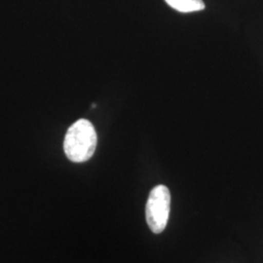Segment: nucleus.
<instances>
[{
  "instance_id": "f257e3e1",
  "label": "nucleus",
  "mask_w": 263,
  "mask_h": 263,
  "mask_svg": "<svg viewBox=\"0 0 263 263\" xmlns=\"http://www.w3.org/2000/svg\"><path fill=\"white\" fill-rule=\"evenodd\" d=\"M97 142L98 137L93 124L86 119H79L66 132L64 141L66 157L76 163L86 162L94 155Z\"/></svg>"
},
{
  "instance_id": "f03ea898",
  "label": "nucleus",
  "mask_w": 263,
  "mask_h": 263,
  "mask_svg": "<svg viewBox=\"0 0 263 263\" xmlns=\"http://www.w3.org/2000/svg\"><path fill=\"white\" fill-rule=\"evenodd\" d=\"M171 193L165 185H157L149 193L146 203V221L155 234L163 232L169 220Z\"/></svg>"
},
{
  "instance_id": "7ed1b4c3",
  "label": "nucleus",
  "mask_w": 263,
  "mask_h": 263,
  "mask_svg": "<svg viewBox=\"0 0 263 263\" xmlns=\"http://www.w3.org/2000/svg\"><path fill=\"white\" fill-rule=\"evenodd\" d=\"M173 9L180 13H191L205 9L203 0H165Z\"/></svg>"
}]
</instances>
